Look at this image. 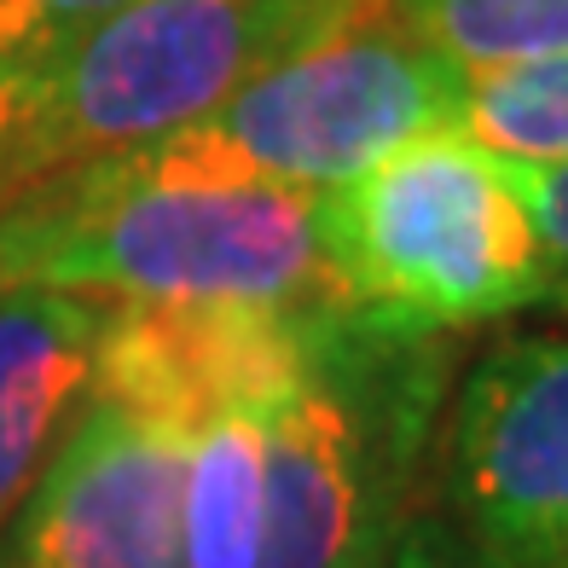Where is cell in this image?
Returning <instances> with one entry per match:
<instances>
[{"instance_id": "cell-12", "label": "cell", "mask_w": 568, "mask_h": 568, "mask_svg": "<svg viewBox=\"0 0 568 568\" xmlns=\"http://www.w3.org/2000/svg\"><path fill=\"white\" fill-rule=\"evenodd\" d=\"M458 134L505 163H568V53L464 75Z\"/></svg>"}, {"instance_id": "cell-13", "label": "cell", "mask_w": 568, "mask_h": 568, "mask_svg": "<svg viewBox=\"0 0 568 568\" xmlns=\"http://www.w3.org/2000/svg\"><path fill=\"white\" fill-rule=\"evenodd\" d=\"M128 0H0V75H23Z\"/></svg>"}, {"instance_id": "cell-7", "label": "cell", "mask_w": 568, "mask_h": 568, "mask_svg": "<svg viewBox=\"0 0 568 568\" xmlns=\"http://www.w3.org/2000/svg\"><path fill=\"white\" fill-rule=\"evenodd\" d=\"M192 435L93 400L75 412L0 568H186Z\"/></svg>"}, {"instance_id": "cell-15", "label": "cell", "mask_w": 568, "mask_h": 568, "mask_svg": "<svg viewBox=\"0 0 568 568\" xmlns=\"http://www.w3.org/2000/svg\"><path fill=\"white\" fill-rule=\"evenodd\" d=\"M383 568H494L470 539H464L447 516H429V510H412L389 557H383Z\"/></svg>"}, {"instance_id": "cell-2", "label": "cell", "mask_w": 568, "mask_h": 568, "mask_svg": "<svg viewBox=\"0 0 568 568\" xmlns=\"http://www.w3.org/2000/svg\"><path fill=\"white\" fill-rule=\"evenodd\" d=\"M383 0H128L23 75H0V197L151 145Z\"/></svg>"}, {"instance_id": "cell-4", "label": "cell", "mask_w": 568, "mask_h": 568, "mask_svg": "<svg viewBox=\"0 0 568 568\" xmlns=\"http://www.w3.org/2000/svg\"><path fill=\"white\" fill-rule=\"evenodd\" d=\"M458 93L464 75L377 12L262 70L210 116L128 158L186 186L325 192L400 140L458 128Z\"/></svg>"}, {"instance_id": "cell-10", "label": "cell", "mask_w": 568, "mask_h": 568, "mask_svg": "<svg viewBox=\"0 0 568 568\" xmlns=\"http://www.w3.org/2000/svg\"><path fill=\"white\" fill-rule=\"evenodd\" d=\"M262 557V418H215L192 435L186 568H255Z\"/></svg>"}, {"instance_id": "cell-3", "label": "cell", "mask_w": 568, "mask_h": 568, "mask_svg": "<svg viewBox=\"0 0 568 568\" xmlns=\"http://www.w3.org/2000/svg\"><path fill=\"white\" fill-rule=\"evenodd\" d=\"M314 244L343 320L395 343L505 320L557 291L505 158L458 128L400 140L314 192Z\"/></svg>"}, {"instance_id": "cell-6", "label": "cell", "mask_w": 568, "mask_h": 568, "mask_svg": "<svg viewBox=\"0 0 568 568\" xmlns=\"http://www.w3.org/2000/svg\"><path fill=\"white\" fill-rule=\"evenodd\" d=\"M447 499V523L494 568H568V337H510L470 366Z\"/></svg>"}, {"instance_id": "cell-1", "label": "cell", "mask_w": 568, "mask_h": 568, "mask_svg": "<svg viewBox=\"0 0 568 568\" xmlns=\"http://www.w3.org/2000/svg\"><path fill=\"white\" fill-rule=\"evenodd\" d=\"M0 291L262 302L343 320L314 244V192L186 186L128 151L0 197Z\"/></svg>"}, {"instance_id": "cell-5", "label": "cell", "mask_w": 568, "mask_h": 568, "mask_svg": "<svg viewBox=\"0 0 568 568\" xmlns=\"http://www.w3.org/2000/svg\"><path fill=\"white\" fill-rule=\"evenodd\" d=\"M418 400L359 383V331L331 325L307 372L262 418L255 568H383L412 516Z\"/></svg>"}, {"instance_id": "cell-16", "label": "cell", "mask_w": 568, "mask_h": 568, "mask_svg": "<svg viewBox=\"0 0 568 568\" xmlns=\"http://www.w3.org/2000/svg\"><path fill=\"white\" fill-rule=\"evenodd\" d=\"M557 296H562V307H568V284H557Z\"/></svg>"}, {"instance_id": "cell-9", "label": "cell", "mask_w": 568, "mask_h": 568, "mask_svg": "<svg viewBox=\"0 0 568 568\" xmlns=\"http://www.w3.org/2000/svg\"><path fill=\"white\" fill-rule=\"evenodd\" d=\"M105 302L0 291V534L93 395Z\"/></svg>"}, {"instance_id": "cell-8", "label": "cell", "mask_w": 568, "mask_h": 568, "mask_svg": "<svg viewBox=\"0 0 568 568\" xmlns=\"http://www.w3.org/2000/svg\"><path fill=\"white\" fill-rule=\"evenodd\" d=\"M343 320L262 302H105L93 400L197 435L215 418H267Z\"/></svg>"}, {"instance_id": "cell-11", "label": "cell", "mask_w": 568, "mask_h": 568, "mask_svg": "<svg viewBox=\"0 0 568 568\" xmlns=\"http://www.w3.org/2000/svg\"><path fill=\"white\" fill-rule=\"evenodd\" d=\"M383 18L442 53L458 75L568 53V0H383Z\"/></svg>"}, {"instance_id": "cell-14", "label": "cell", "mask_w": 568, "mask_h": 568, "mask_svg": "<svg viewBox=\"0 0 568 568\" xmlns=\"http://www.w3.org/2000/svg\"><path fill=\"white\" fill-rule=\"evenodd\" d=\"M505 174L534 221V239L551 262V278L568 284V163H505Z\"/></svg>"}]
</instances>
